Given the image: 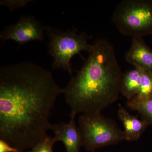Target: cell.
Returning a JSON list of instances; mask_svg holds the SVG:
<instances>
[{
  "label": "cell",
  "instance_id": "cell-1",
  "mask_svg": "<svg viewBox=\"0 0 152 152\" xmlns=\"http://www.w3.org/2000/svg\"><path fill=\"white\" fill-rule=\"evenodd\" d=\"M63 89L51 71L31 62L0 67V139L23 152L48 136Z\"/></svg>",
  "mask_w": 152,
  "mask_h": 152
},
{
  "label": "cell",
  "instance_id": "cell-2",
  "mask_svg": "<svg viewBox=\"0 0 152 152\" xmlns=\"http://www.w3.org/2000/svg\"><path fill=\"white\" fill-rule=\"evenodd\" d=\"M87 59L72 76L63 94L70 107V117L78 113H100L118 100L122 71L113 47L104 39L93 44Z\"/></svg>",
  "mask_w": 152,
  "mask_h": 152
},
{
  "label": "cell",
  "instance_id": "cell-3",
  "mask_svg": "<svg viewBox=\"0 0 152 152\" xmlns=\"http://www.w3.org/2000/svg\"><path fill=\"white\" fill-rule=\"evenodd\" d=\"M45 34L48 39V53L53 59L51 65L53 69H61L71 75L73 72L71 63L73 57L79 55L84 59L81 52H89L92 45L88 43L92 36L84 32L78 34L76 28L64 31L48 26Z\"/></svg>",
  "mask_w": 152,
  "mask_h": 152
},
{
  "label": "cell",
  "instance_id": "cell-4",
  "mask_svg": "<svg viewBox=\"0 0 152 152\" xmlns=\"http://www.w3.org/2000/svg\"><path fill=\"white\" fill-rule=\"evenodd\" d=\"M113 23L125 36L142 37L152 35V0H124L112 17Z\"/></svg>",
  "mask_w": 152,
  "mask_h": 152
},
{
  "label": "cell",
  "instance_id": "cell-5",
  "mask_svg": "<svg viewBox=\"0 0 152 152\" xmlns=\"http://www.w3.org/2000/svg\"><path fill=\"white\" fill-rule=\"evenodd\" d=\"M78 124L83 146L88 151L125 140L124 131L114 120L101 113L83 114L79 117Z\"/></svg>",
  "mask_w": 152,
  "mask_h": 152
},
{
  "label": "cell",
  "instance_id": "cell-6",
  "mask_svg": "<svg viewBox=\"0 0 152 152\" xmlns=\"http://www.w3.org/2000/svg\"><path fill=\"white\" fill-rule=\"evenodd\" d=\"M46 26L32 16H23L18 20L6 27L0 34V40L4 42L11 40L19 45L32 41L43 42L45 40Z\"/></svg>",
  "mask_w": 152,
  "mask_h": 152
},
{
  "label": "cell",
  "instance_id": "cell-7",
  "mask_svg": "<svg viewBox=\"0 0 152 152\" xmlns=\"http://www.w3.org/2000/svg\"><path fill=\"white\" fill-rule=\"evenodd\" d=\"M75 116L70 117L68 123L61 122L52 124L50 130L54 133L56 142H61L65 147L66 152H80L83 146L81 135L76 125Z\"/></svg>",
  "mask_w": 152,
  "mask_h": 152
},
{
  "label": "cell",
  "instance_id": "cell-8",
  "mask_svg": "<svg viewBox=\"0 0 152 152\" xmlns=\"http://www.w3.org/2000/svg\"><path fill=\"white\" fill-rule=\"evenodd\" d=\"M125 58L134 66L152 72V50L142 37L132 38L130 48L126 53Z\"/></svg>",
  "mask_w": 152,
  "mask_h": 152
},
{
  "label": "cell",
  "instance_id": "cell-9",
  "mask_svg": "<svg viewBox=\"0 0 152 152\" xmlns=\"http://www.w3.org/2000/svg\"><path fill=\"white\" fill-rule=\"evenodd\" d=\"M118 116L124 126L125 140H138L150 125L145 120H140L131 115L121 104L118 105Z\"/></svg>",
  "mask_w": 152,
  "mask_h": 152
},
{
  "label": "cell",
  "instance_id": "cell-10",
  "mask_svg": "<svg viewBox=\"0 0 152 152\" xmlns=\"http://www.w3.org/2000/svg\"><path fill=\"white\" fill-rule=\"evenodd\" d=\"M140 68L138 67H134V69L123 74L120 93L128 101L132 99L137 94L140 86Z\"/></svg>",
  "mask_w": 152,
  "mask_h": 152
},
{
  "label": "cell",
  "instance_id": "cell-11",
  "mask_svg": "<svg viewBox=\"0 0 152 152\" xmlns=\"http://www.w3.org/2000/svg\"><path fill=\"white\" fill-rule=\"evenodd\" d=\"M127 106L133 111H136L150 125H152V96L142 101L132 99L128 101Z\"/></svg>",
  "mask_w": 152,
  "mask_h": 152
},
{
  "label": "cell",
  "instance_id": "cell-12",
  "mask_svg": "<svg viewBox=\"0 0 152 152\" xmlns=\"http://www.w3.org/2000/svg\"><path fill=\"white\" fill-rule=\"evenodd\" d=\"M141 80L137 94L132 99L142 101L152 96V72L140 69Z\"/></svg>",
  "mask_w": 152,
  "mask_h": 152
},
{
  "label": "cell",
  "instance_id": "cell-13",
  "mask_svg": "<svg viewBox=\"0 0 152 152\" xmlns=\"http://www.w3.org/2000/svg\"><path fill=\"white\" fill-rule=\"evenodd\" d=\"M54 137L47 136L32 149L28 152H54L53 148L56 142Z\"/></svg>",
  "mask_w": 152,
  "mask_h": 152
},
{
  "label": "cell",
  "instance_id": "cell-14",
  "mask_svg": "<svg viewBox=\"0 0 152 152\" xmlns=\"http://www.w3.org/2000/svg\"><path fill=\"white\" fill-rule=\"evenodd\" d=\"M29 1L26 0H18V1H1L0 4L1 5L7 7L12 12L17 9L20 8L26 5Z\"/></svg>",
  "mask_w": 152,
  "mask_h": 152
},
{
  "label": "cell",
  "instance_id": "cell-15",
  "mask_svg": "<svg viewBox=\"0 0 152 152\" xmlns=\"http://www.w3.org/2000/svg\"><path fill=\"white\" fill-rule=\"evenodd\" d=\"M0 152H23L12 146L7 142L0 139Z\"/></svg>",
  "mask_w": 152,
  "mask_h": 152
},
{
  "label": "cell",
  "instance_id": "cell-16",
  "mask_svg": "<svg viewBox=\"0 0 152 152\" xmlns=\"http://www.w3.org/2000/svg\"><path fill=\"white\" fill-rule=\"evenodd\" d=\"M96 152L94 151V152Z\"/></svg>",
  "mask_w": 152,
  "mask_h": 152
}]
</instances>
